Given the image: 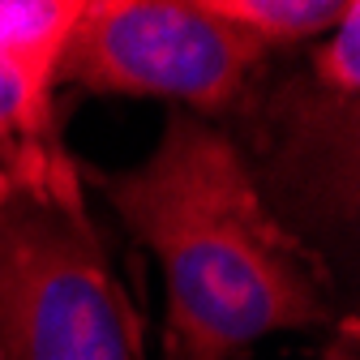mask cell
<instances>
[{
	"label": "cell",
	"mask_w": 360,
	"mask_h": 360,
	"mask_svg": "<svg viewBox=\"0 0 360 360\" xmlns=\"http://www.w3.org/2000/svg\"><path fill=\"white\" fill-rule=\"evenodd\" d=\"M82 180L163 270V360H236L266 335L335 318L326 266L275 214L223 124L176 108L142 163L82 167Z\"/></svg>",
	"instance_id": "6da1fadb"
},
{
	"label": "cell",
	"mask_w": 360,
	"mask_h": 360,
	"mask_svg": "<svg viewBox=\"0 0 360 360\" xmlns=\"http://www.w3.org/2000/svg\"><path fill=\"white\" fill-rule=\"evenodd\" d=\"M0 360H146L73 155L0 167Z\"/></svg>",
	"instance_id": "7a4b0ae2"
},
{
	"label": "cell",
	"mask_w": 360,
	"mask_h": 360,
	"mask_svg": "<svg viewBox=\"0 0 360 360\" xmlns=\"http://www.w3.org/2000/svg\"><path fill=\"white\" fill-rule=\"evenodd\" d=\"M266 48L206 9V0H86L65 43L56 90L172 99L214 116L240 103Z\"/></svg>",
	"instance_id": "3957f363"
},
{
	"label": "cell",
	"mask_w": 360,
	"mask_h": 360,
	"mask_svg": "<svg viewBox=\"0 0 360 360\" xmlns=\"http://www.w3.org/2000/svg\"><path fill=\"white\" fill-rule=\"evenodd\" d=\"M86 0H0V65L56 90L65 43Z\"/></svg>",
	"instance_id": "277c9868"
},
{
	"label": "cell",
	"mask_w": 360,
	"mask_h": 360,
	"mask_svg": "<svg viewBox=\"0 0 360 360\" xmlns=\"http://www.w3.org/2000/svg\"><path fill=\"white\" fill-rule=\"evenodd\" d=\"M69 155L56 120V90L0 65V167Z\"/></svg>",
	"instance_id": "5b68a950"
},
{
	"label": "cell",
	"mask_w": 360,
	"mask_h": 360,
	"mask_svg": "<svg viewBox=\"0 0 360 360\" xmlns=\"http://www.w3.org/2000/svg\"><path fill=\"white\" fill-rule=\"evenodd\" d=\"M356 0H206V9L228 26L245 30L262 48L322 43Z\"/></svg>",
	"instance_id": "8992f818"
},
{
	"label": "cell",
	"mask_w": 360,
	"mask_h": 360,
	"mask_svg": "<svg viewBox=\"0 0 360 360\" xmlns=\"http://www.w3.org/2000/svg\"><path fill=\"white\" fill-rule=\"evenodd\" d=\"M322 360H360V356H356V318H343V322L335 326V339H330V347L322 352Z\"/></svg>",
	"instance_id": "52a82bcc"
}]
</instances>
